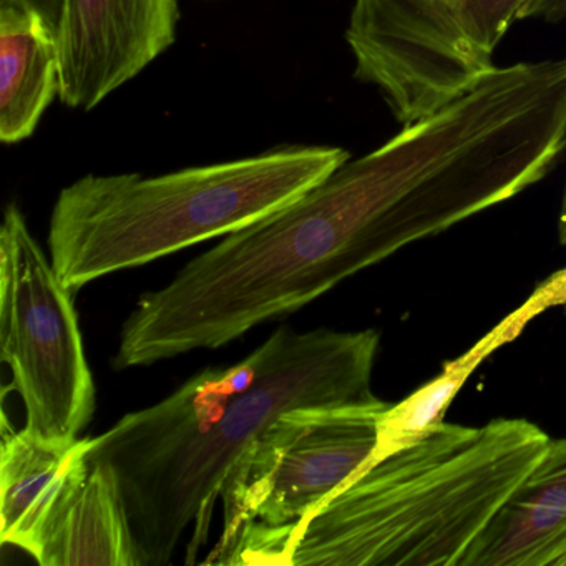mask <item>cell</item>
<instances>
[{
  "instance_id": "obj_1",
  "label": "cell",
  "mask_w": 566,
  "mask_h": 566,
  "mask_svg": "<svg viewBox=\"0 0 566 566\" xmlns=\"http://www.w3.org/2000/svg\"><path fill=\"white\" fill-rule=\"evenodd\" d=\"M379 333L280 327L241 363L201 370L161 402L88 439L127 510L140 566L187 563L207 545L211 513L244 450L301 407L370 406Z\"/></svg>"
},
{
  "instance_id": "obj_10",
  "label": "cell",
  "mask_w": 566,
  "mask_h": 566,
  "mask_svg": "<svg viewBox=\"0 0 566 566\" xmlns=\"http://www.w3.org/2000/svg\"><path fill=\"white\" fill-rule=\"evenodd\" d=\"M61 94V54L54 29L34 12L0 2V140L32 137Z\"/></svg>"
},
{
  "instance_id": "obj_12",
  "label": "cell",
  "mask_w": 566,
  "mask_h": 566,
  "mask_svg": "<svg viewBox=\"0 0 566 566\" xmlns=\"http://www.w3.org/2000/svg\"><path fill=\"white\" fill-rule=\"evenodd\" d=\"M543 310L545 307L542 306L538 297H530L528 303L522 310L506 317L496 329L483 337L465 356L447 364L440 376L420 387L417 392L407 397L402 402L390 403L389 409L382 413L379 420V442L364 469L379 462L389 453L396 452L400 447L419 439L426 430L443 420L447 407L450 406L453 397L469 379L470 374L476 369V366L496 347L513 339L522 331V327Z\"/></svg>"
},
{
  "instance_id": "obj_8",
  "label": "cell",
  "mask_w": 566,
  "mask_h": 566,
  "mask_svg": "<svg viewBox=\"0 0 566 566\" xmlns=\"http://www.w3.org/2000/svg\"><path fill=\"white\" fill-rule=\"evenodd\" d=\"M41 566H140L124 499L111 470L82 462L28 549Z\"/></svg>"
},
{
  "instance_id": "obj_15",
  "label": "cell",
  "mask_w": 566,
  "mask_h": 566,
  "mask_svg": "<svg viewBox=\"0 0 566 566\" xmlns=\"http://www.w3.org/2000/svg\"><path fill=\"white\" fill-rule=\"evenodd\" d=\"M558 234L559 241L566 247V184L565 191H563L562 208H559Z\"/></svg>"
},
{
  "instance_id": "obj_2",
  "label": "cell",
  "mask_w": 566,
  "mask_h": 566,
  "mask_svg": "<svg viewBox=\"0 0 566 566\" xmlns=\"http://www.w3.org/2000/svg\"><path fill=\"white\" fill-rule=\"evenodd\" d=\"M549 440L528 420H440L314 510L276 566H460Z\"/></svg>"
},
{
  "instance_id": "obj_7",
  "label": "cell",
  "mask_w": 566,
  "mask_h": 566,
  "mask_svg": "<svg viewBox=\"0 0 566 566\" xmlns=\"http://www.w3.org/2000/svg\"><path fill=\"white\" fill-rule=\"evenodd\" d=\"M178 0H65L62 104L91 112L177 42Z\"/></svg>"
},
{
  "instance_id": "obj_5",
  "label": "cell",
  "mask_w": 566,
  "mask_h": 566,
  "mask_svg": "<svg viewBox=\"0 0 566 566\" xmlns=\"http://www.w3.org/2000/svg\"><path fill=\"white\" fill-rule=\"evenodd\" d=\"M566 18V0H354L346 42L354 77L410 125L465 94L516 21Z\"/></svg>"
},
{
  "instance_id": "obj_11",
  "label": "cell",
  "mask_w": 566,
  "mask_h": 566,
  "mask_svg": "<svg viewBox=\"0 0 566 566\" xmlns=\"http://www.w3.org/2000/svg\"><path fill=\"white\" fill-rule=\"evenodd\" d=\"M88 439L54 442L29 430H2L0 449V542L28 552L49 510L85 462Z\"/></svg>"
},
{
  "instance_id": "obj_6",
  "label": "cell",
  "mask_w": 566,
  "mask_h": 566,
  "mask_svg": "<svg viewBox=\"0 0 566 566\" xmlns=\"http://www.w3.org/2000/svg\"><path fill=\"white\" fill-rule=\"evenodd\" d=\"M72 291L29 230L18 203L0 228V346L25 409V430L72 442L95 412V384Z\"/></svg>"
},
{
  "instance_id": "obj_9",
  "label": "cell",
  "mask_w": 566,
  "mask_h": 566,
  "mask_svg": "<svg viewBox=\"0 0 566 566\" xmlns=\"http://www.w3.org/2000/svg\"><path fill=\"white\" fill-rule=\"evenodd\" d=\"M460 566H566V439L549 440Z\"/></svg>"
},
{
  "instance_id": "obj_3",
  "label": "cell",
  "mask_w": 566,
  "mask_h": 566,
  "mask_svg": "<svg viewBox=\"0 0 566 566\" xmlns=\"http://www.w3.org/2000/svg\"><path fill=\"white\" fill-rule=\"evenodd\" d=\"M339 147L290 145L160 177L85 175L59 193L49 223L55 273L72 293L241 230L286 207L349 160Z\"/></svg>"
},
{
  "instance_id": "obj_14",
  "label": "cell",
  "mask_w": 566,
  "mask_h": 566,
  "mask_svg": "<svg viewBox=\"0 0 566 566\" xmlns=\"http://www.w3.org/2000/svg\"><path fill=\"white\" fill-rule=\"evenodd\" d=\"M546 306H555V304H566V270L556 273L555 276L546 280L538 290L535 291Z\"/></svg>"
},
{
  "instance_id": "obj_4",
  "label": "cell",
  "mask_w": 566,
  "mask_h": 566,
  "mask_svg": "<svg viewBox=\"0 0 566 566\" xmlns=\"http://www.w3.org/2000/svg\"><path fill=\"white\" fill-rule=\"evenodd\" d=\"M389 407H301L271 423L224 483L223 533L205 565L276 566L294 530L369 462Z\"/></svg>"
},
{
  "instance_id": "obj_13",
  "label": "cell",
  "mask_w": 566,
  "mask_h": 566,
  "mask_svg": "<svg viewBox=\"0 0 566 566\" xmlns=\"http://www.w3.org/2000/svg\"><path fill=\"white\" fill-rule=\"evenodd\" d=\"M0 2H8V4L18 6V8L25 9V11L34 12V14L44 19L54 29L55 34H57L59 28H61L65 0H0Z\"/></svg>"
}]
</instances>
